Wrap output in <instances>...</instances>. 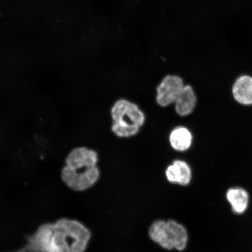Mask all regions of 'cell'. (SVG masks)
Wrapping results in <instances>:
<instances>
[{"label": "cell", "instance_id": "cell-1", "mask_svg": "<svg viewBox=\"0 0 252 252\" xmlns=\"http://www.w3.org/2000/svg\"><path fill=\"white\" fill-rule=\"evenodd\" d=\"M97 162L98 155L95 151L86 147L75 148L66 157L61 173L63 181L72 190H87L98 181Z\"/></svg>", "mask_w": 252, "mask_h": 252}, {"label": "cell", "instance_id": "cell-2", "mask_svg": "<svg viewBox=\"0 0 252 252\" xmlns=\"http://www.w3.org/2000/svg\"><path fill=\"white\" fill-rule=\"evenodd\" d=\"M91 232L77 220L61 219L53 224V239L59 252H84Z\"/></svg>", "mask_w": 252, "mask_h": 252}, {"label": "cell", "instance_id": "cell-3", "mask_svg": "<svg viewBox=\"0 0 252 252\" xmlns=\"http://www.w3.org/2000/svg\"><path fill=\"white\" fill-rule=\"evenodd\" d=\"M112 130L118 137L128 138L136 135L146 121L144 113L136 104L119 99L111 109Z\"/></svg>", "mask_w": 252, "mask_h": 252}, {"label": "cell", "instance_id": "cell-4", "mask_svg": "<svg viewBox=\"0 0 252 252\" xmlns=\"http://www.w3.org/2000/svg\"><path fill=\"white\" fill-rule=\"evenodd\" d=\"M149 233L151 238L166 250L183 251L187 247V229L175 220H157L151 225Z\"/></svg>", "mask_w": 252, "mask_h": 252}, {"label": "cell", "instance_id": "cell-5", "mask_svg": "<svg viewBox=\"0 0 252 252\" xmlns=\"http://www.w3.org/2000/svg\"><path fill=\"white\" fill-rule=\"evenodd\" d=\"M14 252H59L53 239V224L45 223L27 238L24 247Z\"/></svg>", "mask_w": 252, "mask_h": 252}, {"label": "cell", "instance_id": "cell-6", "mask_svg": "<svg viewBox=\"0 0 252 252\" xmlns=\"http://www.w3.org/2000/svg\"><path fill=\"white\" fill-rule=\"evenodd\" d=\"M185 86L184 80L178 75H166L157 88V103L162 107L174 103Z\"/></svg>", "mask_w": 252, "mask_h": 252}, {"label": "cell", "instance_id": "cell-7", "mask_svg": "<svg viewBox=\"0 0 252 252\" xmlns=\"http://www.w3.org/2000/svg\"><path fill=\"white\" fill-rule=\"evenodd\" d=\"M165 174L169 182L181 186L188 185L191 179L190 166L182 160H175L166 168Z\"/></svg>", "mask_w": 252, "mask_h": 252}, {"label": "cell", "instance_id": "cell-8", "mask_svg": "<svg viewBox=\"0 0 252 252\" xmlns=\"http://www.w3.org/2000/svg\"><path fill=\"white\" fill-rule=\"evenodd\" d=\"M226 199L231 206L232 212L242 215L248 209L250 196L247 190L240 187L229 188L226 193Z\"/></svg>", "mask_w": 252, "mask_h": 252}, {"label": "cell", "instance_id": "cell-9", "mask_svg": "<svg viewBox=\"0 0 252 252\" xmlns=\"http://www.w3.org/2000/svg\"><path fill=\"white\" fill-rule=\"evenodd\" d=\"M236 102L243 105H252V77L243 75L238 77L232 87Z\"/></svg>", "mask_w": 252, "mask_h": 252}, {"label": "cell", "instance_id": "cell-10", "mask_svg": "<svg viewBox=\"0 0 252 252\" xmlns=\"http://www.w3.org/2000/svg\"><path fill=\"white\" fill-rule=\"evenodd\" d=\"M196 103V95L193 88L189 85L185 86L174 103L176 112L181 116L190 115L193 112Z\"/></svg>", "mask_w": 252, "mask_h": 252}, {"label": "cell", "instance_id": "cell-11", "mask_svg": "<svg viewBox=\"0 0 252 252\" xmlns=\"http://www.w3.org/2000/svg\"><path fill=\"white\" fill-rule=\"evenodd\" d=\"M193 135L188 128L183 126L173 129L169 135V143L176 151H185L190 149Z\"/></svg>", "mask_w": 252, "mask_h": 252}]
</instances>
